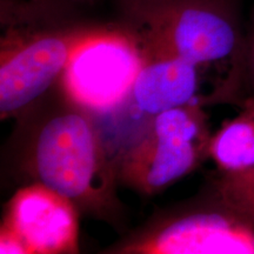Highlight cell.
I'll use <instances>...</instances> for the list:
<instances>
[{
    "mask_svg": "<svg viewBox=\"0 0 254 254\" xmlns=\"http://www.w3.org/2000/svg\"><path fill=\"white\" fill-rule=\"evenodd\" d=\"M142 52L122 25H101L73 52L60 78L68 104L91 116L114 112L129 101Z\"/></svg>",
    "mask_w": 254,
    "mask_h": 254,
    "instance_id": "cell-5",
    "label": "cell"
},
{
    "mask_svg": "<svg viewBox=\"0 0 254 254\" xmlns=\"http://www.w3.org/2000/svg\"><path fill=\"white\" fill-rule=\"evenodd\" d=\"M79 233L77 206L34 182L18 190L7 204L0 231V253H78Z\"/></svg>",
    "mask_w": 254,
    "mask_h": 254,
    "instance_id": "cell-6",
    "label": "cell"
},
{
    "mask_svg": "<svg viewBox=\"0 0 254 254\" xmlns=\"http://www.w3.org/2000/svg\"><path fill=\"white\" fill-rule=\"evenodd\" d=\"M205 114L198 104L168 110L152 117L145 134L120 160L122 182L146 195L173 185L208 155Z\"/></svg>",
    "mask_w": 254,
    "mask_h": 254,
    "instance_id": "cell-4",
    "label": "cell"
},
{
    "mask_svg": "<svg viewBox=\"0 0 254 254\" xmlns=\"http://www.w3.org/2000/svg\"><path fill=\"white\" fill-rule=\"evenodd\" d=\"M24 165L34 182L66 196L79 211L106 220L118 214L116 172L99 132L91 114L73 105L37 127Z\"/></svg>",
    "mask_w": 254,
    "mask_h": 254,
    "instance_id": "cell-3",
    "label": "cell"
},
{
    "mask_svg": "<svg viewBox=\"0 0 254 254\" xmlns=\"http://www.w3.org/2000/svg\"><path fill=\"white\" fill-rule=\"evenodd\" d=\"M79 7L0 13V117L24 113L60 80L77 47L101 26Z\"/></svg>",
    "mask_w": 254,
    "mask_h": 254,
    "instance_id": "cell-2",
    "label": "cell"
},
{
    "mask_svg": "<svg viewBox=\"0 0 254 254\" xmlns=\"http://www.w3.org/2000/svg\"><path fill=\"white\" fill-rule=\"evenodd\" d=\"M244 73L249 77L251 85H252L253 93L246 100L245 106L254 111V7L251 15L250 27L246 31V41H245V57H244ZM243 73V74H244Z\"/></svg>",
    "mask_w": 254,
    "mask_h": 254,
    "instance_id": "cell-12",
    "label": "cell"
},
{
    "mask_svg": "<svg viewBox=\"0 0 254 254\" xmlns=\"http://www.w3.org/2000/svg\"><path fill=\"white\" fill-rule=\"evenodd\" d=\"M118 24L142 51L182 58L199 68L230 66L243 78L246 32L237 0H118Z\"/></svg>",
    "mask_w": 254,
    "mask_h": 254,
    "instance_id": "cell-1",
    "label": "cell"
},
{
    "mask_svg": "<svg viewBox=\"0 0 254 254\" xmlns=\"http://www.w3.org/2000/svg\"><path fill=\"white\" fill-rule=\"evenodd\" d=\"M90 0H0V11L27 8H51V7H80Z\"/></svg>",
    "mask_w": 254,
    "mask_h": 254,
    "instance_id": "cell-11",
    "label": "cell"
},
{
    "mask_svg": "<svg viewBox=\"0 0 254 254\" xmlns=\"http://www.w3.org/2000/svg\"><path fill=\"white\" fill-rule=\"evenodd\" d=\"M117 253H254V227L221 204L164 220L127 241Z\"/></svg>",
    "mask_w": 254,
    "mask_h": 254,
    "instance_id": "cell-7",
    "label": "cell"
},
{
    "mask_svg": "<svg viewBox=\"0 0 254 254\" xmlns=\"http://www.w3.org/2000/svg\"><path fill=\"white\" fill-rule=\"evenodd\" d=\"M208 155L222 173L254 166V111L244 107L209 139Z\"/></svg>",
    "mask_w": 254,
    "mask_h": 254,
    "instance_id": "cell-9",
    "label": "cell"
},
{
    "mask_svg": "<svg viewBox=\"0 0 254 254\" xmlns=\"http://www.w3.org/2000/svg\"><path fill=\"white\" fill-rule=\"evenodd\" d=\"M142 66L133 85L129 103L147 118L165 111L195 104L200 68L178 57L142 51Z\"/></svg>",
    "mask_w": 254,
    "mask_h": 254,
    "instance_id": "cell-8",
    "label": "cell"
},
{
    "mask_svg": "<svg viewBox=\"0 0 254 254\" xmlns=\"http://www.w3.org/2000/svg\"><path fill=\"white\" fill-rule=\"evenodd\" d=\"M218 202L254 227V166L222 173L218 183Z\"/></svg>",
    "mask_w": 254,
    "mask_h": 254,
    "instance_id": "cell-10",
    "label": "cell"
}]
</instances>
